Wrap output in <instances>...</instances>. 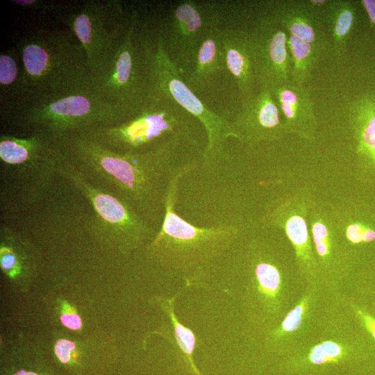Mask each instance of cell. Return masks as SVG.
<instances>
[{
    "label": "cell",
    "instance_id": "cell-1",
    "mask_svg": "<svg viewBox=\"0 0 375 375\" xmlns=\"http://www.w3.org/2000/svg\"><path fill=\"white\" fill-rule=\"evenodd\" d=\"M187 136H177L140 152L112 150L83 133L71 135L62 145L73 163L112 187L149 221L163 207L176 158Z\"/></svg>",
    "mask_w": 375,
    "mask_h": 375
},
{
    "label": "cell",
    "instance_id": "cell-2",
    "mask_svg": "<svg viewBox=\"0 0 375 375\" xmlns=\"http://www.w3.org/2000/svg\"><path fill=\"white\" fill-rule=\"evenodd\" d=\"M197 165L192 160L178 165L172 174L163 200L160 228L147 246L149 256L176 270H198L226 251L244 226L218 224L198 226L176 212L179 183Z\"/></svg>",
    "mask_w": 375,
    "mask_h": 375
},
{
    "label": "cell",
    "instance_id": "cell-3",
    "mask_svg": "<svg viewBox=\"0 0 375 375\" xmlns=\"http://www.w3.org/2000/svg\"><path fill=\"white\" fill-rule=\"evenodd\" d=\"M23 69L19 90L29 99L49 95L90 79V71L79 42L66 33L37 31L18 44Z\"/></svg>",
    "mask_w": 375,
    "mask_h": 375
},
{
    "label": "cell",
    "instance_id": "cell-4",
    "mask_svg": "<svg viewBox=\"0 0 375 375\" xmlns=\"http://www.w3.org/2000/svg\"><path fill=\"white\" fill-rule=\"evenodd\" d=\"M22 109L28 124L55 142L97 127L117 124L132 115L101 96L90 79L29 99Z\"/></svg>",
    "mask_w": 375,
    "mask_h": 375
},
{
    "label": "cell",
    "instance_id": "cell-5",
    "mask_svg": "<svg viewBox=\"0 0 375 375\" xmlns=\"http://www.w3.org/2000/svg\"><path fill=\"white\" fill-rule=\"evenodd\" d=\"M138 22V14L134 11L122 33L90 76L92 87L101 96L131 115L151 97L142 42H135Z\"/></svg>",
    "mask_w": 375,
    "mask_h": 375
},
{
    "label": "cell",
    "instance_id": "cell-6",
    "mask_svg": "<svg viewBox=\"0 0 375 375\" xmlns=\"http://www.w3.org/2000/svg\"><path fill=\"white\" fill-rule=\"evenodd\" d=\"M55 170L67 178L90 201L95 212L97 231L123 253L151 241L154 226L129 203L92 183L60 151Z\"/></svg>",
    "mask_w": 375,
    "mask_h": 375
},
{
    "label": "cell",
    "instance_id": "cell-7",
    "mask_svg": "<svg viewBox=\"0 0 375 375\" xmlns=\"http://www.w3.org/2000/svg\"><path fill=\"white\" fill-rule=\"evenodd\" d=\"M185 114L188 113L174 101L151 95L123 122L82 133L117 151H144L174 137L188 136Z\"/></svg>",
    "mask_w": 375,
    "mask_h": 375
},
{
    "label": "cell",
    "instance_id": "cell-8",
    "mask_svg": "<svg viewBox=\"0 0 375 375\" xmlns=\"http://www.w3.org/2000/svg\"><path fill=\"white\" fill-rule=\"evenodd\" d=\"M142 42L147 62L151 95L174 101L201 122L207 135V144L201 158L210 157L222 151L228 139L233 138L230 122L210 110L185 84L160 35L153 43L147 39Z\"/></svg>",
    "mask_w": 375,
    "mask_h": 375
},
{
    "label": "cell",
    "instance_id": "cell-9",
    "mask_svg": "<svg viewBox=\"0 0 375 375\" xmlns=\"http://www.w3.org/2000/svg\"><path fill=\"white\" fill-rule=\"evenodd\" d=\"M312 196L308 189L299 188L271 198L264 202L258 217L249 222L283 231L293 247L299 269L309 276L318 273L308 222Z\"/></svg>",
    "mask_w": 375,
    "mask_h": 375
},
{
    "label": "cell",
    "instance_id": "cell-10",
    "mask_svg": "<svg viewBox=\"0 0 375 375\" xmlns=\"http://www.w3.org/2000/svg\"><path fill=\"white\" fill-rule=\"evenodd\" d=\"M115 3L91 1L72 13L67 22L83 48L90 72L124 31L128 18Z\"/></svg>",
    "mask_w": 375,
    "mask_h": 375
},
{
    "label": "cell",
    "instance_id": "cell-11",
    "mask_svg": "<svg viewBox=\"0 0 375 375\" xmlns=\"http://www.w3.org/2000/svg\"><path fill=\"white\" fill-rule=\"evenodd\" d=\"M249 32L258 89L290 82L287 32L272 15L258 19Z\"/></svg>",
    "mask_w": 375,
    "mask_h": 375
},
{
    "label": "cell",
    "instance_id": "cell-12",
    "mask_svg": "<svg viewBox=\"0 0 375 375\" xmlns=\"http://www.w3.org/2000/svg\"><path fill=\"white\" fill-rule=\"evenodd\" d=\"M233 138L249 147L280 141L288 134L269 88H260L242 101V108L230 122Z\"/></svg>",
    "mask_w": 375,
    "mask_h": 375
},
{
    "label": "cell",
    "instance_id": "cell-13",
    "mask_svg": "<svg viewBox=\"0 0 375 375\" xmlns=\"http://www.w3.org/2000/svg\"><path fill=\"white\" fill-rule=\"evenodd\" d=\"M215 22L204 19L200 5L192 1L178 3L172 10L167 35L162 36L165 49L183 65L194 64L198 49Z\"/></svg>",
    "mask_w": 375,
    "mask_h": 375
},
{
    "label": "cell",
    "instance_id": "cell-14",
    "mask_svg": "<svg viewBox=\"0 0 375 375\" xmlns=\"http://www.w3.org/2000/svg\"><path fill=\"white\" fill-rule=\"evenodd\" d=\"M52 360L65 375H104L115 356L108 348L61 337L53 345Z\"/></svg>",
    "mask_w": 375,
    "mask_h": 375
},
{
    "label": "cell",
    "instance_id": "cell-15",
    "mask_svg": "<svg viewBox=\"0 0 375 375\" xmlns=\"http://www.w3.org/2000/svg\"><path fill=\"white\" fill-rule=\"evenodd\" d=\"M288 134L312 141L317 131L313 103L306 85L292 82L269 88Z\"/></svg>",
    "mask_w": 375,
    "mask_h": 375
},
{
    "label": "cell",
    "instance_id": "cell-16",
    "mask_svg": "<svg viewBox=\"0 0 375 375\" xmlns=\"http://www.w3.org/2000/svg\"><path fill=\"white\" fill-rule=\"evenodd\" d=\"M225 67L234 78L242 101L258 91L253 57L249 31L240 28L221 29Z\"/></svg>",
    "mask_w": 375,
    "mask_h": 375
},
{
    "label": "cell",
    "instance_id": "cell-17",
    "mask_svg": "<svg viewBox=\"0 0 375 375\" xmlns=\"http://www.w3.org/2000/svg\"><path fill=\"white\" fill-rule=\"evenodd\" d=\"M290 35L310 43L324 51L326 38L320 29L315 11L306 1H281L271 15Z\"/></svg>",
    "mask_w": 375,
    "mask_h": 375
},
{
    "label": "cell",
    "instance_id": "cell-18",
    "mask_svg": "<svg viewBox=\"0 0 375 375\" xmlns=\"http://www.w3.org/2000/svg\"><path fill=\"white\" fill-rule=\"evenodd\" d=\"M349 122L360 167L375 170V94H362L351 104Z\"/></svg>",
    "mask_w": 375,
    "mask_h": 375
},
{
    "label": "cell",
    "instance_id": "cell-19",
    "mask_svg": "<svg viewBox=\"0 0 375 375\" xmlns=\"http://www.w3.org/2000/svg\"><path fill=\"white\" fill-rule=\"evenodd\" d=\"M58 148V142L40 131L24 138L3 135L0 138V158L10 165L30 167L52 158Z\"/></svg>",
    "mask_w": 375,
    "mask_h": 375
},
{
    "label": "cell",
    "instance_id": "cell-20",
    "mask_svg": "<svg viewBox=\"0 0 375 375\" xmlns=\"http://www.w3.org/2000/svg\"><path fill=\"white\" fill-rule=\"evenodd\" d=\"M33 261L25 242L8 228L1 231L0 267L3 273L13 283L24 285L31 281Z\"/></svg>",
    "mask_w": 375,
    "mask_h": 375
},
{
    "label": "cell",
    "instance_id": "cell-21",
    "mask_svg": "<svg viewBox=\"0 0 375 375\" xmlns=\"http://www.w3.org/2000/svg\"><path fill=\"white\" fill-rule=\"evenodd\" d=\"M221 29L214 24L206 33L198 49L189 83L201 86L225 67Z\"/></svg>",
    "mask_w": 375,
    "mask_h": 375
},
{
    "label": "cell",
    "instance_id": "cell-22",
    "mask_svg": "<svg viewBox=\"0 0 375 375\" xmlns=\"http://www.w3.org/2000/svg\"><path fill=\"white\" fill-rule=\"evenodd\" d=\"M324 17L331 36L334 55H342L347 48L356 19V9L351 1L329 0L324 8Z\"/></svg>",
    "mask_w": 375,
    "mask_h": 375
},
{
    "label": "cell",
    "instance_id": "cell-23",
    "mask_svg": "<svg viewBox=\"0 0 375 375\" xmlns=\"http://www.w3.org/2000/svg\"><path fill=\"white\" fill-rule=\"evenodd\" d=\"M290 58V82L305 85L324 51L318 47L288 34Z\"/></svg>",
    "mask_w": 375,
    "mask_h": 375
},
{
    "label": "cell",
    "instance_id": "cell-24",
    "mask_svg": "<svg viewBox=\"0 0 375 375\" xmlns=\"http://www.w3.org/2000/svg\"><path fill=\"white\" fill-rule=\"evenodd\" d=\"M1 375H65L42 356L14 352L1 369Z\"/></svg>",
    "mask_w": 375,
    "mask_h": 375
},
{
    "label": "cell",
    "instance_id": "cell-25",
    "mask_svg": "<svg viewBox=\"0 0 375 375\" xmlns=\"http://www.w3.org/2000/svg\"><path fill=\"white\" fill-rule=\"evenodd\" d=\"M255 265V275L263 292L274 296L281 283V274L277 266L267 259L258 258Z\"/></svg>",
    "mask_w": 375,
    "mask_h": 375
},
{
    "label": "cell",
    "instance_id": "cell-26",
    "mask_svg": "<svg viewBox=\"0 0 375 375\" xmlns=\"http://www.w3.org/2000/svg\"><path fill=\"white\" fill-rule=\"evenodd\" d=\"M342 354V349L338 344L327 341L315 347L309 358L313 364L322 365L337 360Z\"/></svg>",
    "mask_w": 375,
    "mask_h": 375
},
{
    "label": "cell",
    "instance_id": "cell-27",
    "mask_svg": "<svg viewBox=\"0 0 375 375\" xmlns=\"http://www.w3.org/2000/svg\"><path fill=\"white\" fill-rule=\"evenodd\" d=\"M58 304L57 314L60 322L69 330L74 331L81 330L83 328V320L75 306L69 305L65 301H61Z\"/></svg>",
    "mask_w": 375,
    "mask_h": 375
},
{
    "label": "cell",
    "instance_id": "cell-28",
    "mask_svg": "<svg viewBox=\"0 0 375 375\" xmlns=\"http://www.w3.org/2000/svg\"><path fill=\"white\" fill-rule=\"evenodd\" d=\"M20 78L17 62L11 56L1 54L0 56V83L1 86H9Z\"/></svg>",
    "mask_w": 375,
    "mask_h": 375
},
{
    "label": "cell",
    "instance_id": "cell-29",
    "mask_svg": "<svg viewBox=\"0 0 375 375\" xmlns=\"http://www.w3.org/2000/svg\"><path fill=\"white\" fill-rule=\"evenodd\" d=\"M175 333L176 340L183 351L188 355H191L195 344V338L192 332L176 322Z\"/></svg>",
    "mask_w": 375,
    "mask_h": 375
},
{
    "label": "cell",
    "instance_id": "cell-30",
    "mask_svg": "<svg viewBox=\"0 0 375 375\" xmlns=\"http://www.w3.org/2000/svg\"><path fill=\"white\" fill-rule=\"evenodd\" d=\"M304 308V303L298 305L288 313L282 324V327L285 331L292 332L300 326Z\"/></svg>",
    "mask_w": 375,
    "mask_h": 375
},
{
    "label": "cell",
    "instance_id": "cell-31",
    "mask_svg": "<svg viewBox=\"0 0 375 375\" xmlns=\"http://www.w3.org/2000/svg\"><path fill=\"white\" fill-rule=\"evenodd\" d=\"M363 9L365 10L369 26L375 28V0H361L360 1Z\"/></svg>",
    "mask_w": 375,
    "mask_h": 375
},
{
    "label": "cell",
    "instance_id": "cell-32",
    "mask_svg": "<svg viewBox=\"0 0 375 375\" xmlns=\"http://www.w3.org/2000/svg\"><path fill=\"white\" fill-rule=\"evenodd\" d=\"M358 313L361 317L366 328L369 330V331L371 332L374 338L375 339V318L361 310H359Z\"/></svg>",
    "mask_w": 375,
    "mask_h": 375
},
{
    "label": "cell",
    "instance_id": "cell-33",
    "mask_svg": "<svg viewBox=\"0 0 375 375\" xmlns=\"http://www.w3.org/2000/svg\"><path fill=\"white\" fill-rule=\"evenodd\" d=\"M329 0H308L306 1L308 5L314 11L316 10L324 8Z\"/></svg>",
    "mask_w": 375,
    "mask_h": 375
}]
</instances>
